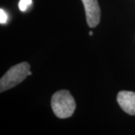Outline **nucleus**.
Listing matches in <instances>:
<instances>
[{
	"mask_svg": "<svg viewBox=\"0 0 135 135\" xmlns=\"http://www.w3.org/2000/svg\"><path fill=\"white\" fill-rule=\"evenodd\" d=\"M51 107L56 117L67 119L74 114L76 109V102L69 91L62 89L53 95Z\"/></svg>",
	"mask_w": 135,
	"mask_h": 135,
	"instance_id": "obj_1",
	"label": "nucleus"
},
{
	"mask_svg": "<svg viewBox=\"0 0 135 135\" xmlns=\"http://www.w3.org/2000/svg\"><path fill=\"white\" fill-rule=\"evenodd\" d=\"M31 74L30 65L28 62H24L12 66L0 80V92H5L17 86Z\"/></svg>",
	"mask_w": 135,
	"mask_h": 135,
	"instance_id": "obj_2",
	"label": "nucleus"
},
{
	"mask_svg": "<svg viewBox=\"0 0 135 135\" xmlns=\"http://www.w3.org/2000/svg\"><path fill=\"white\" fill-rule=\"evenodd\" d=\"M85 8L86 23L90 28H95L101 20V9L98 0H81Z\"/></svg>",
	"mask_w": 135,
	"mask_h": 135,
	"instance_id": "obj_3",
	"label": "nucleus"
},
{
	"mask_svg": "<svg viewBox=\"0 0 135 135\" xmlns=\"http://www.w3.org/2000/svg\"><path fill=\"white\" fill-rule=\"evenodd\" d=\"M121 109L131 116H135V92L121 91L116 98Z\"/></svg>",
	"mask_w": 135,
	"mask_h": 135,
	"instance_id": "obj_4",
	"label": "nucleus"
},
{
	"mask_svg": "<svg viewBox=\"0 0 135 135\" xmlns=\"http://www.w3.org/2000/svg\"><path fill=\"white\" fill-rule=\"evenodd\" d=\"M32 3V0H20L19 2V8L21 11H25Z\"/></svg>",
	"mask_w": 135,
	"mask_h": 135,
	"instance_id": "obj_5",
	"label": "nucleus"
},
{
	"mask_svg": "<svg viewBox=\"0 0 135 135\" xmlns=\"http://www.w3.org/2000/svg\"><path fill=\"white\" fill-rule=\"evenodd\" d=\"M8 20V15L3 9H0V23L1 24H5Z\"/></svg>",
	"mask_w": 135,
	"mask_h": 135,
	"instance_id": "obj_6",
	"label": "nucleus"
},
{
	"mask_svg": "<svg viewBox=\"0 0 135 135\" xmlns=\"http://www.w3.org/2000/svg\"><path fill=\"white\" fill-rule=\"evenodd\" d=\"M93 35V32H89V35Z\"/></svg>",
	"mask_w": 135,
	"mask_h": 135,
	"instance_id": "obj_7",
	"label": "nucleus"
}]
</instances>
